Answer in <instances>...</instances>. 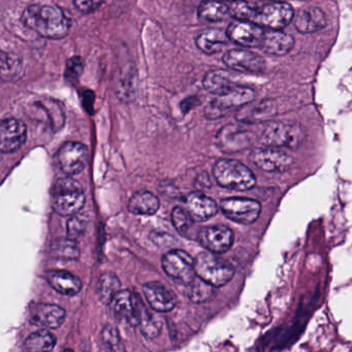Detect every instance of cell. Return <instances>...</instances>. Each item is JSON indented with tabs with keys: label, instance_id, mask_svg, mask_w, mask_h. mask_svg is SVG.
<instances>
[{
	"label": "cell",
	"instance_id": "obj_1",
	"mask_svg": "<svg viewBox=\"0 0 352 352\" xmlns=\"http://www.w3.org/2000/svg\"><path fill=\"white\" fill-rule=\"evenodd\" d=\"M22 23L43 38L60 40L69 34L71 21L60 8L32 5L22 14Z\"/></svg>",
	"mask_w": 352,
	"mask_h": 352
},
{
	"label": "cell",
	"instance_id": "obj_2",
	"mask_svg": "<svg viewBox=\"0 0 352 352\" xmlns=\"http://www.w3.org/2000/svg\"><path fill=\"white\" fill-rule=\"evenodd\" d=\"M213 176L218 185L230 190H250L256 184L250 168L238 160H218L213 168Z\"/></svg>",
	"mask_w": 352,
	"mask_h": 352
},
{
	"label": "cell",
	"instance_id": "obj_3",
	"mask_svg": "<svg viewBox=\"0 0 352 352\" xmlns=\"http://www.w3.org/2000/svg\"><path fill=\"white\" fill-rule=\"evenodd\" d=\"M52 207L61 216L79 213L85 204L83 187L72 178L59 179L52 188Z\"/></svg>",
	"mask_w": 352,
	"mask_h": 352
},
{
	"label": "cell",
	"instance_id": "obj_4",
	"mask_svg": "<svg viewBox=\"0 0 352 352\" xmlns=\"http://www.w3.org/2000/svg\"><path fill=\"white\" fill-rule=\"evenodd\" d=\"M195 275L213 287L228 284L234 275V269L226 259L213 252H201L195 259Z\"/></svg>",
	"mask_w": 352,
	"mask_h": 352
},
{
	"label": "cell",
	"instance_id": "obj_5",
	"mask_svg": "<svg viewBox=\"0 0 352 352\" xmlns=\"http://www.w3.org/2000/svg\"><path fill=\"white\" fill-rule=\"evenodd\" d=\"M306 139V131L300 123L292 121H273L263 129L261 143L269 147L296 149Z\"/></svg>",
	"mask_w": 352,
	"mask_h": 352
},
{
	"label": "cell",
	"instance_id": "obj_6",
	"mask_svg": "<svg viewBox=\"0 0 352 352\" xmlns=\"http://www.w3.org/2000/svg\"><path fill=\"white\" fill-rule=\"evenodd\" d=\"M254 90L245 86L236 85L230 91L214 98L206 107L205 116L208 119L221 118L228 111L241 108L244 104L254 100Z\"/></svg>",
	"mask_w": 352,
	"mask_h": 352
},
{
	"label": "cell",
	"instance_id": "obj_7",
	"mask_svg": "<svg viewBox=\"0 0 352 352\" xmlns=\"http://www.w3.org/2000/svg\"><path fill=\"white\" fill-rule=\"evenodd\" d=\"M164 271L177 285H184L195 277V259L181 249L168 251L162 259Z\"/></svg>",
	"mask_w": 352,
	"mask_h": 352
},
{
	"label": "cell",
	"instance_id": "obj_8",
	"mask_svg": "<svg viewBox=\"0 0 352 352\" xmlns=\"http://www.w3.org/2000/svg\"><path fill=\"white\" fill-rule=\"evenodd\" d=\"M294 11L289 3L284 1H272L261 9L255 10L251 22L270 30H279L287 26L294 19Z\"/></svg>",
	"mask_w": 352,
	"mask_h": 352
},
{
	"label": "cell",
	"instance_id": "obj_9",
	"mask_svg": "<svg viewBox=\"0 0 352 352\" xmlns=\"http://www.w3.org/2000/svg\"><path fill=\"white\" fill-rule=\"evenodd\" d=\"M254 133L242 125L228 124L215 138L216 146L224 153H236L248 149L254 142Z\"/></svg>",
	"mask_w": 352,
	"mask_h": 352
},
{
	"label": "cell",
	"instance_id": "obj_10",
	"mask_svg": "<svg viewBox=\"0 0 352 352\" xmlns=\"http://www.w3.org/2000/svg\"><path fill=\"white\" fill-rule=\"evenodd\" d=\"M220 209L228 219L247 226L256 221L261 215V206L255 199L228 197L220 201Z\"/></svg>",
	"mask_w": 352,
	"mask_h": 352
},
{
	"label": "cell",
	"instance_id": "obj_11",
	"mask_svg": "<svg viewBox=\"0 0 352 352\" xmlns=\"http://www.w3.org/2000/svg\"><path fill=\"white\" fill-rule=\"evenodd\" d=\"M251 162L263 172L283 173L294 164V157L276 147L257 148L251 152Z\"/></svg>",
	"mask_w": 352,
	"mask_h": 352
},
{
	"label": "cell",
	"instance_id": "obj_12",
	"mask_svg": "<svg viewBox=\"0 0 352 352\" xmlns=\"http://www.w3.org/2000/svg\"><path fill=\"white\" fill-rule=\"evenodd\" d=\"M57 162L65 174L75 176L80 174L88 160V149L79 142H67L57 152Z\"/></svg>",
	"mask_w": 352,
	"mask_h": 352
},
{
	"label": "cell",
	"instance_id": "obj_13",
	"mask_svg": "<svg viewBox=\"0 0 352 352\" xmlns=\"http://www.w3.org/2000/svg\"><path fill=\"white\" fill-rule=\"evenodd\" d=\"M113 312L119 320L126 321L131 325H139L144 307L141 298L129 290H119L113 298Z\"/></svg>",
	"mask_w": 352,
	"mask_h": 352
},
{
	"label": "cell",
	"instance_id": "obj_14",
	"mask_svg": "<svg viewBox=\"0 0 352 352\" xmlns=\"http://www.w3.org/2000/svg\"><path fill=\"white\" fill-rule=\"evenodd\" d=\"M197 240L210 252L221 254L232 248L234 232L226 226H213L201 228Z\"/></svg>",
	"mask_w": 352,
	"mask_h": 352
},
{
	"label": "cell",
	"instance_id": "obj_15",
	"mask_svg": "<svg viewBox=\"0 0 352 352\" xmlns=\"http://www.w3.org/2000/svg\"><path fill=\"white\" fill-rule=\"evenodd\" d=\"M263 34L265 30L261 26L243 20L232 22L226 30L228 40L247 48H259Z\"/></svg>",
	"mask_w": 352,
	"mask_h": 352
},
{
	"label": "cell",
	"instance_id": "obj_16",
	"mask_svg": "<svg viewBox=\"0 0 352 352\" xmlns=\"http://www.w3.org/2000/svg\"><path fill=\"white\" fill-rule=\"evenodd\" d=\"M28 138V127L19 119L10 118L0 122V151L13 153L19 150Z\"/></svg>",
	"mask_w": 352,
	"mask_h": 352
},
{
	"label": "cell",
	"instance_id": "obj_17",
	"mask_svg": "<svg viewBox=\"0 0 352 352\" xmlns=\"http://www.w3.org/2000/svg\"><path fill=\"white\" fill-rule=\"evenodd\" d=\"M226 67L241 73L257 74L265 69V63L257 53L242 49L228 51L223 56Z\"/></svg>",
	"mask_w": 352,
	"mask_h": 352
},
{
	"label": "cell",
	"instance_id": "obj_18",
	"mask_svg": "<svg viewBox=\"0 0 352 352\" xmlns=\"http://www.w3.org/2000/svg\"><path fill=\"white\" fill-rule=\"evenodd\" d=\"M277 114V106L272 100H263L261 102H248L241 107L236 115L239 122L246 124H255V123L265 122L270 120Z\"/></svg>",
	"mask_w": 352,
	"mask_h": 352
},
{
	"label": "cell",
	"instance_id": "obj_19",
	"mask_svg": "<svg viewBox=\"0 0 352 352\" xmlns=\"http://www.w3.org/2000/svg\"><path fill=\"white\" fill-rule=\"evenodd\" d=\"M143 292L151 308L157 312H170L176 307L177 296L160 282L150 281L144 284Z\"/></svg>",
	"mask_w": 352,
	"mask_h": 352
},
{
	"label": "cell",
	"instance_id": "obj_20",
	"mask_svg": "<svg viewBox=\"0 0 352 352\" xmlns=\"http://www.w3.org/2000/svg\"><path fill=\"white\" fill-rule=\"evenodd\" d=\"M187 213L195 222H203L218 213V206L214 199L203 192L195 191L185 199Z\"/></svg>",
	"mask_w": 352,
	"mask_h": 352
},
{
	"label": "cell",
	"instance_id": "obj_21",
	"mask_svg": "<svg viewBox=\"0 0 352 352\" xmlns=\"http://www.w3.org/2000/svg\"><path fill=\"white\" fill-rule=\"evenodd\" d=\"M294 26L300 34H314L327 26L324 13L318 8L302 9L294 16Z\"/></svg>",
	"mask_w": 352,
	"mask_h": 352
},
{
	"label": "cell",
	"instance_id": "obj_22",
	"mask_svg": "<svg viewBox=\"0 0 352 352\" xmlns=\"http://www.w3.org/2000/svg\"><path fill=\"white\" fill-rule=\"evenodd\" d=\"M294 46V40L290 34H284L280 30H270L263 34L259 48L270 55L283 56L287 54Z\"/></svg>",
	"mask_w": 352,
	"mask_h": 352
},
{
	"label": "cell",
	"instance_id": "obj_23",
	"mask_svg": "<svg viewBox=\"0 0 352 352\" xmlns=\"http://www.w3.org/2000/svg\"><path fill=\"white\" fill-rule=\"evenodd\" d=\"M48 283L59 294L65 296H76L82 289V281L79 277L67 271H50L46 274Z\"/></svg>",
	"mask_w": 352,
	"mask_h": 352
},
{
	"label": "cell",
	"instance_id": "obj_24",
	"mask_svg": "<svg viewBox=\"0 0 352 352\" xmlns=\"http://www.w3.org/2000/svg\"><path fill=\"white\" fill-rule=\"evenodd\" d=\"M65 310L53 304H40L32 311V321L48 329H58L65 319Z\"/></svg>",
	"mask_w": 352,
	"mask_h": 352
},
{
	"label": "cell",
	"instance_id": "obj_25",
	"mask_svg": "<svg viewBox=\"0 0 352 352\" xmlns=\"http://www.w3.org/2000/svg\"><path fill=\"white\" fill-rule=\"evenodd\" d=\"M228 42L230 40L226 36V32L215 28L205 30L195 40L197 48L208 55L219 53L226 48Z\"/></svg>",
	"mask_w": 352,
	"mask_h": 352
},
{
	"label": "cell",
	"instance_id": "obj_26",
	"mask_svg": "<svg viewBox=\"0 0 352 352\" xmlns=\"http://www.w3.org/2000/svg\"><path fill=\"white\" fill-rule=\"evenodd\" d=\"M203 86L210 94L221 96L236 87V84L232 81V74L223 69H215L206 74L203 80Z\"/></svg>",
	"mask_w": 352,
	"mask_h": 352
},
{
	"label": "cell",
	"instance_id": "obj_27",
	"mask_svg": "<svg viewBox=\"0 0 352 352\" xmlns=\"http://www.w3.org/2000/svg\"><path fill=\"white\" fill-rule=\"evenodd\" d=\"M160 199L153 193L140 190L129 199V210L135 215H154L160 209Z\"/></svg>",
	"mask_w": 352,
	"mask_h": 352
},
{
	"label": "cell",
	"instance_id": "obj_28",
	"mask_svg": "<svg viewBox=\"0 0 352 352\" xmlns=\"http://www.w3.org/2000/svg\"><path fill=\"white\" fill-rule=\"evenodd\" d=\"M50 255L60 261H77L80 257V248L75 239L58 238L50 245Z\"/></svg>",
	"mask_w": 352,
	"mask_h": 352
},
{
	"label": "cell",
	"instance_id": "obj_29",
	"mask_svg": "<svg viewBox=\"0 0 352 352\" xmlns=\"http://www.w3.org/2000/svg\"><path fill=\"white\" fill-rule=\"evenodd\" d=\"M172 222L179 234L189 240H197L199 230L195 226V221L186 210L181 207L174 208L172 212Z\"/></svg>",
	"mask_w": 352,
	"mask_h": 352
},
{
	"label": "cell",
	"instance_id": "obj_30",
	"mask_svg": "<svg viewBox=\"0 0 352 352\" xmlns=\"http://www.w3.org/2000/svg\"><path fill=\"white\" fill-rule=\"evenodd\" d=\"M181 292L188 296L192 302H204L211 298L213 294V286L195 276L190 282L184 285L178 286Z\"/></svg>",
	"mask_w": 352,
	"mask_h": 352
},
{
	"label": "cell",
	"instance_id": "obj_31",
	"mask_svg": "<svg viewBox=\"0 0 352 352\" xmlns=\"http://www.w3.org/2000/svg\"><path fill=\"white\" fill-rule=\"evenodd\" d=\"M199 17L207 22L224 21L230 17V9L226 3L217 0H208L199 8Z\"/></svg>",
	"mask_w": 352,
	"mask_h": 352
},
{
	"label": "cell",
	"instance_id": "obj_32",
	"mask_svg": "<svg viewBox=\"0 0 352 352\" xmlns=\"http://www.w3.org/2000/svg\"><path fill=\"white\" fill-rule=\"evenodd\" d=\"M121 289V282L114 273H104L98 282V294L100 302L110 305L117 292Z\"/></svg>",
	"mask_w": 352,
	"mask_h": 352
},
{
	"label": "cell",
	"instance_id": "obj_33",
	"mask_svg": "<svg viewBox=\"0 0 352 352\" xmlns=\"http://www.w3.org/2000/svg\"><path fill=\"white\" fill-rule=\"evenodd\" d=\"M55 344L56 338L54 335L47 329H40L28 338L25 348L30 352L51 351L55 347Z\"/></svg>",
	"mask_w": 352,
	"mask_h": 352
},
{
	"label": "cell",
	"instance_id": "obj_34",
	"mask_svg": "<svg viewBox=\"0 0 352 352\" xmlns=\"http://www.w3.org/2000/svg\"><path fill=\"white\" fill-rule=\"evenodd\" d=\"M139 325L141 327L142 333L148 339H153V338L157 337L160 331H162L160 321L155 319L153 315L150 314L146 308L144 309Z\"/></svg>",
	"mask_w": 352,
	"mask_h": 352
},
{
	"label": "cell",
	"instance_id": "obj_35",
	"mask_svg": "<svg viewBox=\"0 0 352 352\" xmlns=\"http://www.w3.org/2000/svg\"><path fill=\"white\" fill-rule=\"evenodd\" d=\"M102 341L107 350L124 351L125 347L121 341L118 329L113 325H107L102 331Z\"/></svg>",
	"mask_w": 352,
	"mask_h": 352
},
{
	"label": "cell",
	"instance_id": "obj_36",
	"mask_svg": "<svg viewBox=\"0 0 352 352\" xmlns=\"http://www.w3.org/2000/svg\"><path fill=\"white\" fill-rule=\"evenodd\" d=\"M228 9H230V17L236 18V20H243V21H252L255 10H256L245 0L232 1Z\"/></svg>",
	"mask_w": 352,
	"mask_h": 352
},
{
	"label": "cell",
	"instance_id": "obj_37",
	"mask_svg": "<svg viewBox=\"0 0 352 352\" xmlns=\"http://www.w3.org/2000/svg\"><path fill=\"white\" fill-rule=\"evenodd\" d=\"M88 222H89V218H88L87 214L77 213L75 215L72 216L71 219L67 222V234L69 238L77 239L85 232L86 228H87Z\"/></svg>",
	"mask_w": 352,
	"mask_h": 352
},
{
	"label": "cell",
	"instance_id": "obj_38",
	"mask_svg": "<svg viewBox=\"0 0 352 352\" xmlns=\"http://www.w3.org/2000/svg\"><path fill=\"white\" fill-rule=\"evenodd\" d=\"M84 67H85V63H84V60L81 57H72L67 63V69H65V78L69 82H73V83L79 81L82 74H83Z\"/></svg>",
	"mask_w": 352,
	"mask_h": 352
},
{
	"label": "cell",
	"instance_id": "obj_39",
	"mask_svg": "<svg viewBox=\"0 0 352 352\" xmlns=\"http://www.w3.org/2000/svg\"><path fill=\"white\" fill-rule=\"evenodd\" d=\"M135 80H137V77H135V74L129 72L125 75L124 79L119 84L120 89H119L118 94L120 98L125 100L124 102H131V100L135 98Z\"/></svg>",
	"mask_w": 352,
	"mask_h": 352
},
{
	"label": "cell",
	"instance_id": "obj_40",
	"mask_svg": "<svg viewBox=\"0 0 352 352\" xmlns=\"http://www.w3.org/2000/svg\"><path fill=\"white\" fill-rule=\"evenodd\" d=\"M104 3V0H74V5L78 11L83 14H90L96 11Z\"/></svg>",
	"mask_w": 352,
	"mask_h": 352
},
{
	"label": "cell",
	"instance_id": "obj_41",
	"mask_svg": "<svg viewBox=\"0 0 352 352\" xmlns=\"http://www.w3.org/2000/svg\"><path fill=\"white\" fill-rule=\"evenodd\" d=\"M201 104V100L197 96H190V98H186L181 102V110L183 113H188L189 111L192 110L195 107L199 106Z\"/></svg>",
	"mask_w": 352,
	"mask_h": 352
},
{
	"label": "cell",
	"instance_id": "obj_42",
	"mask_svg": "<svg viewBox=\"0 0 352 352\" xmlns=\"http://www.w3.org/2000/svg\"><path fill=\"white\" fill-rule=\"evenodd\" d=\"M12 65H13V60H12L10 55L0 50V71L1 69H9Z\"/></svg>",
	"mask_w": 352,
	"mask_h": 352
},
{
	"label": "cell",
	"instance_id": "obj_43",
	"mask_svg": "<svg viewBox=\"0 0 352 352\" xmlns=\"http://www.w3.org/2000/svg\"><path fill=\"white\" fill-rule=\"evenodd\" d=\"M221 1H230V3H232V1H236V0H221Z\"/></svg>",
	"mask_w": 352,
	"mask_h": 352
},
{
	"label": "cell",
	"instance_id": "obj_44",
	"mask_svg": "<svg viewBox=\"0 0 352 352\" xmlns=\"http://www.w3.org/2000/svg\"><path fill=\"white\" fill-rule=\"evenodd\" d=\"M270 1H286V0H270Z\"/></svg>",
	"mask_w": 352,
	"mask_h": 352
}]
</instances>
